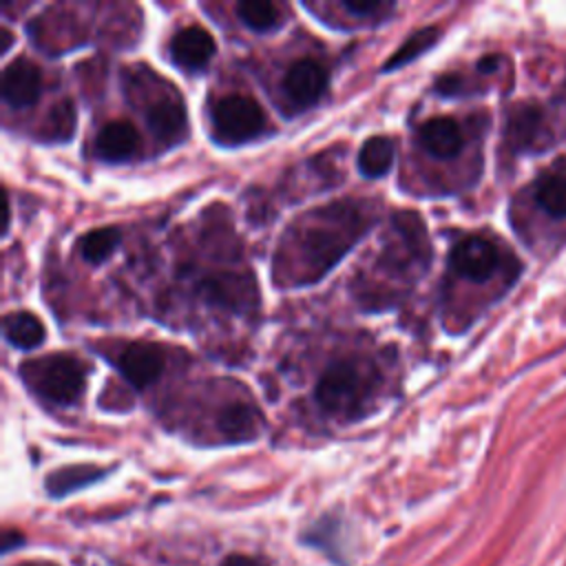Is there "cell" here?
<instances>
[{
  "label": "cell",
  "mask_w": 566,
  "mask_h": 566,
  "mask_svg": "<svg viewBox=\"0 0 566 566\" xmlns=\"http://www.w3.org/2000/svg\"><path fill=\"white\" fill-rule=\"evenodd\" d=\"M22 371L31 380L33 389L55 405H71L84 391L86 367L80 358L69 354H53L29 363Z\"/></svg>",
  "instance_id": "cell-1"
},
{
  "label": "cell",
  "mask_w": 566,
  "mask_h": 566,
  "mask_svg": "<svg viewBox=\"0 0 566 566\" xmlns=\"http://www.w3.org/2000/svg\"><path fill=\"white\" fill-rule=\"evenodd\" d=\"M212 124L217 139L226 144H241L265 130V115L252 97L226 95L212 106Z\"/></svg>",
  "instance_id": "cell-2"
},
{
  "label": "cell",
  "mask_w": 566,
  "mask_h": 566,
  "mask_svg": "<svg viewBox=\"0 0 566 566\" xmlns=\"http://www.w3.org/2000/svg\"><path fill=\"white\" fill-rule=\"evenodd\" d=\"M365 396V378L356 363L338 360L325 369L318 378L314 398L327 413L354 411Z\"/></svg>",
  "instance_id": "cell-3"
},
{
  "label": "cell",
  "mask_w": 566,
  "mask_h": 566,
  "mask_svg": "<svg viewBox=\"0 0 566 566\" xmlns=\"http://www.w3.org/2000/svg\"><path fill=\"white\" fill-rule=\"evenodd\" d=\"M449 265L455 274L469 281H486L500 265L497 248L484 237H464L451 248Z\"/></svg>",
  "instance_id": "cell-4"
},
{
  "label": "cell",
  "mask_w": 566,
  "mask_h": 566,
  "mask_svg": "<svg viewBox=\"0 0 566 566\" xmlns=\"http://www.w3.org/2000/svg\"><path fill=\"white\" fill-rule=\"evenodd\" d=\"M199 292L208 303L230 312H248L250 307L256 305V298H259L254 281L232 272L206 276L199 285Z\"/></svg>",
  "instance_id": "cell-5"
},
{
  "label": "cell",
  "mask_w": 566,
  "mask_h": 566,
  "mask_svg": "<svg viewBox=\"0 0 566 566\" xmlns=\"http://www.w3.org/2000/svg\"><path fill=\"white\" fill-rule=\"evenodd\" d=\"M283 88L294 104L310 106L327 88V69L312 57L296 60L283 77Z\"/></svg>",
  "instance_id": "cell-6"
},
{
  "label": "cell",
  "mask_w": 566,
  "mask_h": 566,
  "mask_svg": "<svg viewBox=\"0 0 566 566\" xmlns=\"http://www.w3.org/2000/svg\"><path fill=\"white\" fill-rule=\"evenodd\" d=\"M119 371L124 374V378L137 387L144 389L150 382H155L164 369V354L155 343H130L124 347V352L119 354Z\"/></svg>",
  "instance_id": "cell-7"
},
{
  "label": "cell",
  "mask_w": 566,
  "mask_h": 566,
  "mask_svg": "<svg viewBox=\"0 0 566 566\" xmlns=\"http://www.w3.org/2000/svg\"><path fill=\"white\" fill-rule=\"evenodd\" d=\"M42 91V73L27 57H18L7 64L2 73V99L15 108H24L38 102Z\"/></svg>",
  "instance_id": "cell-8"
},
{
  "label": "cell",
  "mask_w": 566,
  "mask_h": 566,
  "mask_svg": "<svg viewBox=\"0 0 566 566\" xmlns=\"http://www.w3.org/2000/svg\"><path fill=\"white\" fill-rule=\"evenodd\" d=\"M214 49H217V44H214L212 35L199 24L179 29L170 40V55H172L175 64H179L181 69H188V71L203 69L210 62V57L214 55Z\"/></svg>",
  "instance_id": "cell-9"
},
{
  "label": "cell",
  "mask_w": 566,
  "mask_h": 566,
  "mask_svg": "<svg viewBox=\"0 0 566 566\" xmlns=\"http://www.w3.org/2000/svg\"><path fill=\"white\" fill-rule=\"evenodd\" d=\"M420 144L438 159H451L462 150V130L451 117H431L420 126Z\"/></svg>",
  "instance_id": "cell-10"
},
{
  "label": "cell",
  "mask_w": 566,
  "mask_h": 566,
  "mask_svg": "<svg viewBox=\"0 0 566 566\" xmlns=\"http://www.w3.org/2000/svg\"><path fill=\"white\" fill-rule=\"evenodd\" d=\"M139 144V133L130 122L113 119L104 124L95 137V150L106 161L128 159Z\"/></svg>",
  "instance_id": "cell-11"
},
{
  "label": "cell",
  "mask_w": 566,
  "mask_h": 566,
  "mask_svg": "<svg viewBox=\"0 0 566 566\" xmlns=\"http://www.w3.org/2000/svg\"><path fill=\"white\" fill-rule=\"evenodd\" d=\"M334 228H314L310 234H307V241H305V250L312 259V265L318 268V276L332 268L334 261L340 259V254L347 250L349 241H352V228L334 234L332 232Z\"/></svg>",
  "instance_id": "cell-12"
},
{
  "label": "cell",
  "mask_w": 566,
  "mask_h": 566,
  "mask_svg": "<svg viewBox=\"0 0 566 566\" xmlns=\"http://www.w3.org/2000/svg\"><path fill=\"white\" fill-rule=\"evenodd\" d=\"M2 332H4V338L18 347V349H35L44 343V325L42 321L31 314V312H11L4 316L2 321Z\"/></svg>",
  "instance_id": "cell-13"
},
{
  "label": "cell",
  "mask_w": 566,
  "mask_h": 566,
  "mask_svg": "<svg viewBox=\"0 0 566 566\" xmlns=\"http://www.w3.org/2000/svg\"><path fill=\"white\" fill-rule=\"evenodd\" d=\"M219 431L232 440V442H243V440H252L259 433V413L254 407L243 405V402H234L228 405L219 418H217Z\"/></svg>",
  "instance_id": "cell-14"
},
{
  "label": "cell",
  "mask_w": 566,
  "mask_h": 566,
  "mask_svg": "<svg viewBox=\"0 0 566 566\" xmlns=\"http://www.w3.org/2000/svg\"><path fill=\"white\" fill-rule=\"evenodd\" d=\"M535 201L548 217L566 219V168H553L537 179Z\"/></svg>",
  "instance_id": "cell-15"
},
{
  "label": "cell",
  "mask_w": 566,
  "mask_h": 566,
  "mask_svg": "<svg viewBox=\"0 0 566 566\" xmlns=\"http://www.w3.org/2000/svg\"><path fill=\"white\" fill-rule=\"evenodd\" d=\"M146 122L159 139H175L186 128V108L177 99H159L146 111Z\"/></svg>",
  "instance_id": "cell-16"
},
{
  "label": "cell",
  "mask_w": 566,
  "mask_h": 566,
  "mask_svg": "<svg viewBox=\"0 0 566 566\" xmlns=\"http://www.w3.org/2000/svg\"><path fill=\"white\" fill-rule=\"evenodd\" d=\"M511 144L520 150L542 148V139H546V126L542 124V115L535 108H520L509 122Z\"/></svg>",
  "instance_id": "cell-17"
},
{
  "label": "cell",
  "mask_w": 566,
  "mask_h": 566,
  "mask_svg": "<svg viewBox=\"0 0 566 566\" xmlns=\"http://www.w3.org/2000/svg\"><path fill=\"white\" fill-rule=\"evenodd\" d=\"M394 164V142L382 135L367 137L358 150V170L369 177H382Z\"/></svg>",
  "instance_id": "cell-18"
},
{
  "label": "cell",
  "mask_w": 566,
  "mask_h": 566,
  "mask_svg": "<svg viewBox=\"0 0 566 566\" xmlns=\"http://www.w3.org/2000/svg\"><path fill=\"white\" fill-rule=\"evenodd\" d=\"M104 475V469L91 467V464H77V467H64L46 478V491L55 497H62L71 491H77Z\"/></svg>",
  "instance_id": "cell-19"
},
{
  "label": "cell",
  "mask_w": 566,
  "mask_h": 566,
  "mask_svg": "<svg viewBox=\"0 0 566 566\" xmlns=\"http://www.w3.org/2000/svg\"><path fill=\"white\" fill-rule=\"evenodd\" d=\"M119 232L117 228H97V230H91L86 232L82 239H80V254L84 261L97 265L102 261H106L117 243H119Z\"/></svg>",
  "instance_id": "cell-20"
},
{
  "label": "cell",
  "mask_w": 566,
  "mask_h": 566,
  "mask_svg": "<svg viewBox=\"0 0 566 566\" xmlns=\"http://www.w3.org/2000/svg\"><path fill=\"white\" fill-rule=\"evenodd\" d=\"M438 42V29L436 27H427V29H420L416 33H411L398 49L396 53L382 64V71H396L398 66L416 60L420 53H424L427 49H431L433 44Z\"/></svg>",
  "instance_id": "cell-21"
},
{
  "label": "cell",
  "mask_w": 566,
  "mask_h": 566,
  "mask_svg": "<svg viewBox=\"0 0 566 566\" xmlns=\"http://www.w3.org/2000/svg\"><path fill=\"white\" fill-rule=\"evenodd\" d=\"M237 15L248 29L261 31V33L272 31L281 22L276 4L265 2V0H243V2H239L237 4Z\"/></svg>",
  "instance_id": "cell-22"
},
{
  "label": "cell",
  "mask_w": 566,
  "mask_h": 566,
  "mask_svg": "<svg viewBox=\"0 0 566 566\" xmlns=\"http://www.w3.org/2000/svg\"><path fill=\"white\" fill-rule=\"evenodd\" d=\"M73 130H75V108H73V102L64 99L57 106H53L46 122L44 137L53 142H64L73 135Z\"/></svg>",
  "instance_id": "cell-23"
},
{
  "label": "cell",
  "mask_w": 566,
  "mask_h": 566,
  "mask_svg": "<svg viewBox=\"0 0 566 566\" xmlns=\"http://www.w3.org/2000/svg\"><path fill=\"white\" fill-rule=\"evenodd\" d=\"M340 7L354 15H365V13H374V11L382 9L385 4L378 0H343Z\"/></svg>",
  "instance_id": "cell-24"
},
{
  "label": "cell",
  "mask_w": 566,
  "mask_h": 566,
  "mask_svg": "<svg viewBox=\"0 0 566 566\" xmlns=\"http://www.w3.org/2000/svg\"><path fill=\"white\" fill-rule=\"evenodd\" d=\"M221 566H256V562L248 555H228Z\"/></svg>",
  "instance_id": "cell-25"
},
{
  "label": "cell",
  "mask_w": 566,
  "mask_h": 566,
  "mask_svg": "<svg viewBox=\"0 0 566 566\" xmlns=\"http://www.w3.org/2000/svg\"><path fill=\"white\" fill-rule=\"evenodd\" d=\"M0 38H2L0 53H7V51H9V46H11V42H13V38H11V33H9L7 29H2V31H0Z\"/></svg>",
  "instance_id": "cell-26"
}]
</instances>
